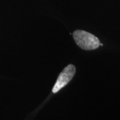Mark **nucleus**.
<instances>
[{
	"label": "nucleus",
	"mask_w": 120,
	"mask_h": 120,
	"mask_svg": "<svg viewBox=\"0 0 120 120\" xmlns=\"http://www.w3.org/2000/svg\"><path fill=\"white\" fill-rule=\"evenodd\" d=\"M73 37L77 45L84 50L95 49L100 45L99 40L96 36L83 30L75 31Z\"/></svg>",
	"instance_id": "f257e3e1"
},
{
	"label": "nucleus",
	"mask_w": 120,
	"mask_h": 120,
	"mask_svg": "<svg viewBox=\"0 0 120 120\" xmlns=\"http://www.w3.org/2000/svg\"><path fill=\"white\" fill-rule=\"evenodd\" d=\"M75 73V68L73 65H68L67 67H65L59 75V77L56 80V83L53 87L52 92L53 94H56L60 90L64 88L65 86H67L73 79Z\"/></svg>",
	"instance_id": "f03ea898"
}]
</instances>
